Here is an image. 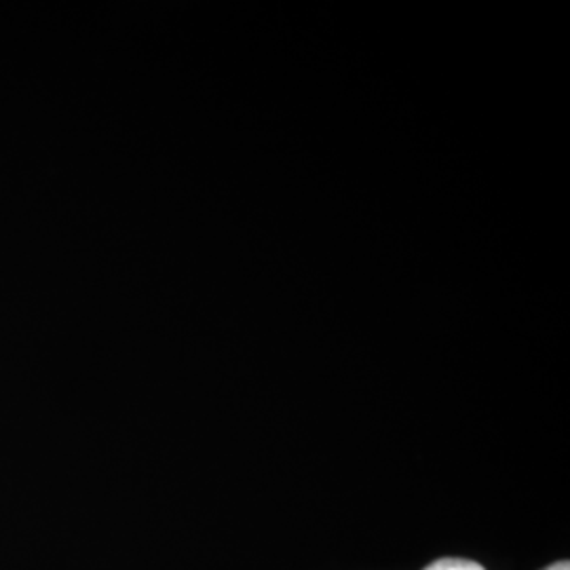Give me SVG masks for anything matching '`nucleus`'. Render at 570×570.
Masks as SVG:
<instances>
[{
	"label": "nucleus",
	"mask_w": 570,
	"mask_h": 570,
	"mask_svg": "<svg viewBox=\"0 0 570 570\" xmlns=\"http://www.w3.org/2000/svg\"><path fill=\"white\" fill-rule=\"evenodd\" d=\"M425 570H487L475 562L469 560H456V558H449V560H438Z\"/></svg>",
	"instance_id": "nucleus-1"
},
{
	"label": "nucleus",
	"mask_w": 570,
	"mask_h": 570,
	"mask_svg": "<svg viewBox=\"0 0 570 570\" xmlns=\"http://www.w3.org/2000/svg\"><path fill=\"white\" fill-rule=\"evenodd\" d=\"M543 570H570V564L569 562H558V564H553V567H550V569Z\"/></svg>",
	"instance_id": "nucleus-2"
}]
</instances>
